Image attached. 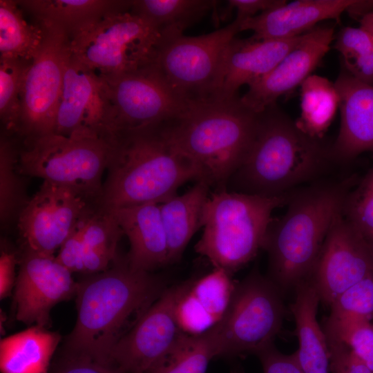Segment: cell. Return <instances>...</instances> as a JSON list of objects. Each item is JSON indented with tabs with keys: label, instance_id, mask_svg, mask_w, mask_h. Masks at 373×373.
Here are the masks:
<instances>
[{
	"label": "cell",
	"instance_id": "obj_1",
	"mask_svg": "<svg viewBox=\"0 0 373 373\" xmlns=\"http://www.w3.org/2000/svg\"><path fill=\"white\" fill-rule=\"evenodd\" d=\"M162 291L158 278L151 272L133 269L127 262L77 283V317L67 341L68 354L113 367L111 352L124 335L125 325Z\"/></svg>",
	"mask_w": 373,
	"mask_h": 373
},
{
	"label": "cell",
	"instance_id": "obj_2",
	"mask_svg": "<svg viewBox=\"0 0 373 373\" xmlns=\"http://www.w3.org/2000/svg\"><path fill=\"white\" fill-rule=\"evenodd\" d=\"M259 117L238 95L193 105L157 127L168 144L200 169L211 186L219 190L227 189L247 157Z\"/></svg>",
	"mask_w": 373,
	"mask_h": 373
},
{
	"label": "cell",
	"instance_id": "obj_3",
	"mask_svg": "<svg viewBox=\"0 0 373 373\" xmlns=\"http://www.w3.org/2000/svg\"><path fill=\"white\" fill-rule=\"evenodd\" d=\"M97 205L106 210L162 203L190 180H207L203 172L174 151L157 126L113 139Z\"/></svg>",
	"mask_w": 373,
	"mask_h": 373
},
{
	"label": "cell",
	"instance_id": "obj_4",
	"mask_svg": "<svg viewBox=\"0 0 373 373\" xmlns=\"http://www.w3.org/2000/svg\"><path fill=\"white\" fill-rule=\"evenodd\" d=\"M332 158L319 140L305 134L274 105L260 113L249 153L227 186L251 195H283L317 178Z\"/></svg>",
	"mask_w": 373,
	"mask_h": 373
},
{
	"label": "cell",
	"instance_id": "obj_5",
	"mask_svg": "<svg viewBox=\"0 0 373 373\" xmlns=\"http://www.w3.org/2000/svg\"><path fill=\"white\" fill-rule=\"evenodd\" d=\"M348 192L345 183H315L291 192L286 213L271 219L262 248L268 255V277L282 292L310 278Z\"/></svg>",
	"mask_w": 373,
	"mask_h": 373
},
{
	"label": "cell",
	"instance_id": "obj_6",
	"mask_svg": "<svg viewBox=\"0 0 373 373\" xmlns=\"http://www.w3.org/2000/svg\"><path fill=\"white\" fill-rule=\"evenodd\" d=\"M291 193L269 197L216 190L204 205L195 251L232 274L262 248L271 213L287 203Z\"/></svg>",
	"mask_w": 373,
	"mask_h": 373
},
{
	"label": "cell",
	"instance_id": "obj_7",
	"mask_svg": "<svg viewBox=\"0 0 373 373\" xmlns=\"http://www.w3.org/2000/svg\"><path fill=\"white\" fill-rule=\"evenodd\" d=\"M131 4L107 12L68 35L73 57L99 75H119L155 63L165 36Z\"/></svg>",
	"mask_w": 373,
	"mask_h": 373
},
{
	"label": "cell",
	"instance_id": "obj_8",
	"mask_svg": "<svg viewBox=\"0 0 373 373\" xmlns=\"http://www.w3.org/2000/svg\"><path fill=\"white\" fill-rule=\"evenodd\" d=\"M112 149L113 140L93 133H52L22 142L17 170L21 175L74 188L97 204Z\"/></svg>",
	"mask_w": 373,
	"mask_h": 373
},
{
	"label": "cell",
	"instance_id": "obj_9",
	"mask_svg": "<svg viewBox=\"0 0 373 373\" xmlns=\"http://www.w3.org/2000/svg\"><path fill=\"white\" fill-rule=\"evenodd\" d=\"M285 308L282 291L257 269L236 284L221 320L208 330L216 356L257 354L274 343Z\"/></svg>",
	"mask_w": 373,
	"mask_h": 373
},
{
	"label": "cell",
	"instance_id": "obj_10",
	"mask_svg": "<svg viewBox=\"0 0 373 373\" xmlns=\"http://www.w3.org/2000/svg\"><path fill=\"white\" fill-rule=\"evenodd\" d=\"M240 32V22L208 34H165L155 66L173 92L195 105L218 100L225 51Z\"/></svg>",
	"mask_w": 373,
	"mask_h": 373
},
{
	"label": "cell",
	"instance_id": "obj_11",
	"mask_svg": "<svg viewBox=\"0 0 373 373\" xmlns=\"http://www.w3.org/2000/svg\"><path fill=\"white\" fill-rule=\"evenodd\" d=\"M104 79L108 111V138L156 126L175 118L191 106L170 88L155 65Z\"/></svg>",
	"mask_w": 373,
	"mask_h": 373
},
{
	"label": "cell",
	"instance_id": "obj_12",
	"mask_svg": "<svg viewBox=\"0 0 373 373\" xmlns=\"http://www.w3.org/2000/svg\"><path fill=\"white\" fill-rule=\"evenodd\" d=\"M44 26V42L29 63L22 82L17 134L22 142L53 133L65 63L70 52L68 34L60 28Z\"/></svg>",
	"mask_w": 373,
	"mask_h": 373
},
{
	"label": "cell",
	"instance_id": "obj_13",
	"mask_svg": "<svg viewBox=\"0 0 373 373\" xmlns=\"http://www.w3.org/2000/svg\"><path fill=\"white\" fill-rule=\"evenodd\" d=\"M193 280L164 290L146 309L114 346L113 367L121 373H146L170 350L183 333L177 307Z\"/></svg>",
	"mask_w": 373,
	"mask_h": 373
},
{
	"label": "cell",
	"instance_id": "obj_14",
	"mask_svg": "<svg viewBox=\"0 0 373 373\" xmlns=\"http://www.w3.org/2000/svg\"><path fill=\"white\" fill-rule=\"evenodd\" d=\"M94 202L79 191L44 180L17 218L25 248L54 255Z\"/></svg>",
	"mask_w": 373,
	"mask_h": 373
},
{
	"label": "cell",
	"instance_id": "obj_15",
	"mask_svg": "<svg viewBox=\"0 0 373 373\" xmlns=\"http://www.w3.org/2000/svg\"><path fill=\"white\" fill-rule=\"evenodd\" d=\"M373 274L370 247L343 217H335L309 278L320 300L330 305L345 290Z\"/></svg>",
	"mask_w": 373,
	"mask_h": 373
},
{
	"label": "cell",
	"instance_id": "obj_16",
	"mask_svg": "<svg viewBox=\"0 0 373 373\" xmlns=\"http://www.w3.org/2000/svg\"><path fill=\"white\" fill-rule=\"evenodd\" d=\"M19 264L14 295L16 318L45 327L51 309L75 295L77 283L54 255L25 248Z\"/></svg>",
	"mask_w": 373,
	"mask_h": 373
},
{
	"label": "cell",
	"instance_id": "obj_17",
	"mask_svg": "<svg viewBox=\"0 0 373 373\" xmlns=\"http://www.w3.org/2000/svg\"><path fill=\"white\" fill-rule=\"evenodd\" d=\"M108 99L102 77L70 52L66 58L53 133H90L108 138Z\"/></svg>",
	"mask_w": 373,
	"mask_h": 373
},
{
	"label": "cell",
	"instance_id": "obj_18",
	"mask_svg": "<svg viewBox=\"0 0 373 373\" xmlns=\"http://www.w3.org/2000/svg\"><path fill=\"white\" fill-rule=\"evenodd\" d=\"M334 28L317 26L303 34L298 43L264 77L249 86L241 102L256 113L275 105L276 101L312 75L329 49Z\"/></svg>",
	"mask_w": 373,
	"mask_h": 373
},
{
	"label": "cell",
	"instance_id": "obj_19",
	"mask_svg": "<svg viewBox=\"0 0 373 373\" xmlns=\"http://www.w3.org/2000/svg\"><path fill=\"white\" fill-rule=\"evenodd\" d=\"M123 235L113 211L94 205L78 222L56 258L71 273L104 271L115 260Z\"/></svg>",
	"mask_w": 373,
	"mask_h": 373
},
{
	"label": "cell",
	"instance_id": "obj_20",
	"mask_svg": "<svg viewBox=\"0 0 373 373\" xmlns=\"http://www.w3.org/2000/svg\"><path fill=\"white\" fill-rule=\"evenodd\" d=\"M334 84L339 95L341 125L331 152L333 158L347 161L364 151H373V85L345 69Z\"/></svg>",
	"mask_w": 373,
	"mask_h": 373
},
{
	"label": "cell",
	"instance_id": "obj_21",
	"mask_svg": "<svg viewBox=\"0 0 373 373\" xmlns=\"http://www.w3.org/2000/svg\"><path fill=\"white\" fill-rule=\"evenodd\" d=\"M356 0H297L240 22V32L251 30L259 40L286 39L302 35L322 21L338 20Z\"/></svg>",
	"mask_w": 373,
	"mask_h": 373
},
{
	"label": "cell",
	"instance_id": "obj_22",
	"mask_svg": "<svg viewBox=\"0 0 373 373\" xmlns=\"http://www.w3.org/2000/svg\"><path fill=\"white\" fill-rule=\"evenodd\" d=\"M302 35L286 39L233 38L223 59L218 99L235 97L242 86H249L267 75L298 43Z\"/></svg>",
	"mask_w": 373,
	"mask_h": 373
},
{
	"label": "cell",
	"instance_id": "obj_23",
	"mask_svg": "<svg viewBox=\"0 0 373 373\" xmlns=\"http://www.w3.org/2000/svg\"><path fill=\"white\" fill-rule=\"evenodd\" d=\"M159 204L149 202L111 210L128 239L126 262L133 269L151 272L169 264Z\"/></svg>",
	"mask_w": 373,
	"mask_h": 373
},
{
	"label": "cell",
	"instance_id": "obj_24",
	"mask_svg": "<svg viewBox=\"0 0 373 373\" xmlns=\"http://www.w3.org/2000/svg\"><path fill=\"white\" fill-rule=\"evenodd\" d=\"M235 286L231 274L218 268L193 280L177 307V320L181 331L198 335L216 325L227 309Z\"/></svg>",
	"mask_w": 373,
	"mask_h": 373
},
{
	"label": "cell",
	"instance_id": "obj_25",
	"mask_svg": "<svg viewBox=\"0 0 373 373\" xmlns=\"http://www.w3.org/2000/svg\"><path fill=\"white\" fill-rule=\"evenodd\" d=\"M290 305L298 349L294 352L303 373H329V350L325 333L317 321L320 298L309 279L296 289Z\"/></svg>",
	"mask_w": 373,
	"mask_h": 373
},
{
	"label": "cell",
	"instance_id": "obj_26",
	"mask_svg": "<svg viewBox=\"0 0 373 373\" xmlns=\"http://www.w3.org/2000/svg\"><path fill=\"white\" fill-rule=\"evenodd\" d=\"M211 185L200 180L181 195H173L160 203L166 236L169 264L178 261L195 233L200 228L204 205Z\"/></svg>",
	"mask_w": 373,
	"mask_h": 373
},
{
	"label": "cell",
	"instance_id": "obj_27",
	"mask_svg": "<svg viewBox=\"0 0 373 373\" xmlns=\"http://www.w3.org/2000/svg\"><path fill=\"white\" fill-rule=\"evenodd\" d=\"M60 339L58 333L39 325L3 338L0 343L1 373H49Z\"/></svg>",
	"mask_w": 373,
	"mask_h": 373
},
{
	"label": "cell",
	"instance_id": "obj_28",
	"mask_svg": "<svg viewBox=\"0 0 373 373\" xmlns=\"http://www.w3.org/2000/svg\"><path fill=\"white\" fill-rule=\"evenodd\" d=\"M32 18L68 35L111 11L128 7L124 0H16Z\"/></svg>",
	"mask_w": 373,
	"mask_h": 373
},
{
	"label": "cell",
	"instance_id": "obj_29",
	"mask_svg": "<svg viewBox=\"0 0 373 373\" xmlns=\"http://www.w3.org/2000/svg\"><path fill=\"white\" fill-rule=\"evenodd\" d=\"M25 14L16 0H0V59L30 61L41 48L46 28Z\"/></svg>",
	"mask_w": 373,
	"mask_h": 373
},
{
	"label": "cell",
	"instance_id": "obj_30",
	"mask_svg": "<svg viewBox=\"0 0 373 373\" xmlns=\"http://www.w3.org/2000/svg\"><path fill=\"white\" fill-rule=\"evenodd\" d=\"M339 108V95L334 83L312 74L300 85V115L295 122L307 135L320 140Z\"/></svg>",
	"mask_w": 373,
	"mask_h": 373
},
{
	"label": "cell",
	"instance_id": "obj_31",
	"mask_svg": "<svg viewBox=\"0 0 373 373\" xmlns=\"http://www.w3.org/2000/svg\"><path fill=\"white\" fill-rule=\"evenodd\" d=\"M218 1L213 0H132V10L163 33L183 34L211 10Z\"/></svg>",
	"mask_w": 373,
	"mask_h": 373
},
{
	"label": "cell",
	"instance_id": "obj_32",
	"mask_svg": "<svg viewBox=\"0 0 373 373\" xmlns=\"http://www.w3.org/2000/svg\"><path fill=\"white\" fill-rule=\"evenodd\" d=\"M216 356L208 331L198 335L183 332L170 350L146 373H205Z\"/></svg>",
	"mask_w": 373,
	"mask_h": 373
},
{
	"label": "cell",
	"instance_id": "obj_33",
	"mask_svg": "<svg viewBox=\"0 0 373 373\" xmlns=\"http://www.w3.org/2000/svg\"><path fill=\"white\" fill-rule=\"evenodd\" d=\"M18 147L6 135L0 141V218L1 224L17 217L28 202L17 170Z\"/></svg>",
	"mask_w": 373,
	"mask_h": 373
},
{
	"label": "cell",
	"instance_id": "obj_34",
	"mask_svg": "<svg viewBox=\"0 0 373 373\" xmlns=\"http://www.w3.org/2000/svg\"><path fill=\"white\" fill-rule=\"evenodd\" d=\"M30 61L0 59V119L3 135H17L21 112V86Z\"/></svg>",
	"mask_w": 373,
	"mask_h": 373
},
{
	"label": "cell",
	"instance_id": "obj_35",
	"mask_svg": "<svg viewBox=\"0 0 373 373\" xmlns=\"http://www.w3.org/2000/svg\"><path fill=\"white\" fill-rule=\"evenodd\" d=\"M335 48L343 57L345 70L373 85V35L361 27H345L338 34Z\"/></svg>",
	"mask_w": 373,
	"mask_h": 373
},
{
	"label": "cell",
	"instance_id": "obj_36",
	"mask_svg": "<svg viewBox=\"0 0 373 373\" xmlns=\"http://www.w3.org/2000/svg\"><path fill=\"white\" fill-rule=\"evenodd\" d=\"M327 319L338 321H369L373 319V274L341 293L329 305Z\"/></svg>",
	"mask_w": 373,
	"mask_h": 373
},
{
	"label": "cell",
	"instance_id": "obj_37",
	"mask_svg": "<svg viewBox=\"0 0 373 373\" xmlns=\"http://www.w3.org/2000/svg\"><path fill=\"white\" fill-rule=\"evenodd\" d=\"M343 217L370 243L373 240V167L344 200Z\"/></svg>",
	"mask_w": 373,
	"mask_h": 373
},
{
	"label": "cell",
	"instance_id": "obj_38",
	"mask_svg": "<svg viewBox=\"0 0 373 373\" xmlns=\"http://www.w3.org/2000/svg\"><path fill=\"white\" fill-rule=\"evenodd\" d=\"M325 334L345 343L373 372V323L362 321L351 324L336 334Z\"/></svg>",
	"mask_w": 373,
	"mask_h": 373
},
{
	"label": "cell",
	"instance_id": "obj_39",
	"mask_svg": "<svg viewBox=\"0 0 373 373\" xmlns=\"http://www.w3.org/2000/svg\"><path fill=\"white\" fill-rule=\"evenodd\" d=\"M325 335L329 350V373H373L345 343Z\"/></svg>",
	"mask_w": 373,
	"mask_h": 373
},
{
	"label": "cell",
	"instance_id": "obj_40",
	"mask_svg": "<svg viewBox=\"0 0 373 373\" xmlns=\"http://www.w3.org/2000/svg\"><path fill=\"white\" fill-rule=\"evenodd\" d=\"M262 373H303L294 354H285L271 344L258 352Z\"/></svg>",
	"mask_w": 373,
	"mask_h": 373
},
{
	"label": "cell",
	"instance_id": "obj_41",
	"mask_svg": "<svg viewBox=\"0 0 373 373\" xmlns=\"http://www.w3.org/2000/svg\"><path fill=\"white\" fill-rule=\"evenodd\" d=\"M285 1L284 0H228L226 12L223 15H227L233 9H236L237 14L236 19L241 22L277 7Z\"/></svg>",
	"mask_w": 373,
	"mask_h": 373
},
{
	"label": "cell",
	"instance_id": "obj_42",
	"mask_svg": "<svg viewBox=\"0 0 373 373\" xmlns=\"http://www.w3.org/2000/svg\"><path fill=\"white\" fill-rule=\"evenodd\" d=\"M53 373H121L117 369L97 363L79 355L68 354L65 361Z\"/></svg>",
	"mask_w": 373,
	"mask_h": 373
},
{
	"label": "cell",
	"instance_id": "obj_43",
	"mask_svg": "<svg viewBox=\"0 0 373 373\" xmlns=\"http://www.w3.org/2000/svg\"><path fill=\"white\" fill-rule=\"evenodd\" d=\"M18 263L14 252L1 249L0 256V298L9 296L15 285V267Z\"/></svg>",
	"mask_w": 373,
	"mask_h": 373
},
{
	"label": "cell",
	"instance_id": "obj_44",
	"mask_svg": "<svg viewBox=\"0 0 373 373\" xmlns=\"http://www.w3.org/2000/svg\"><path fill=\"white\" fill-rule=\"evenodd\" d=\"M360 27L373 35V11L369 12L359 19Z\"/></svg>",
	"mask_w": 373,
	"mask_h": 373
},
{
	"label": "cell",
	"instance_id": "obj_45",
	"mask_svg": "<svg viewBox=\"0 0 373 373\" xmlns=\"http://www.w3.org/2000/svg\"><path fill=\"white\" fill-rule=\"evenodd\" d=\"M370 251H371V256H372V265H373V240L369 243Z\"/></svg>",
	"mask_w": 373,
	"mask_h": 373
}]
</instances>
